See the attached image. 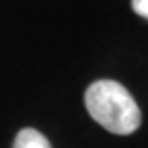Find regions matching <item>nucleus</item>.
Wrapping results in <instances>:
<instances>
[{
    "label": "nucleus",
    "instance_id": "nucleus-3",
    "mask_svg": "<svg viewBox=\"0 0 148 148\" xmlns=\"http://www.w3.org/2000/svg\"><path fill=\"white\" fill-rule=\"evenodd\" d=\"M132 9L136 14L148 20V0H132Z\"/></svg>",
    "mask_w": 148,
    "mask_h": 148
},
{
    "label": "nucleus",
    "instance_id": "nucleus-2",
    "mask_svg": "<svg viewBox=\"0 0 148 148\" xmlns=\"http://www.w3.org/2000/svg\"><path fill=\"white\" fill-rule=\"evenodd\" d=\"M13 148H52V145L39 130L22 129L14 137Z\"/></svg>",
    "mask_w": 148,
    "mask_h": 148
},
{
    "label": "nucleus",
    "instance_id": "nucleus-1",
    "mask_svg": "<svg viewBox=\"0 0 148 148\" xmlns=\"http://www.w3.org/2000/svg\"><path fill=\"white\" fill-rule=\"evenodd\" d=\"M86 109L105 130L129 136L141 125V111L134 97L116 80H97L86 89Z\"/></svg>",
    "mask_w": 148,
    "mask_h": 148
}]
</instances>
